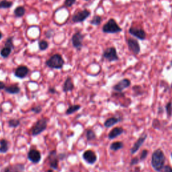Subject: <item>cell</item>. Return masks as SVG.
Returning a JSON list of instances; mask_svg holds the SVG:
<instances>
[{"instance_id": "39", "label": "cell", "mask_w": 172, "mask_h": 172, "mask_svg": "<svg viewBox=\"0 0 172 172\" xmlns=\"http://www.w3.org/2000/svg\"><path fill=\"white\" fill-rule=\"evenodd\" d=\"M6 87V84H4L3 82H2V81H0V90H2V89H5Z\"/></svg>"}, {"instance_id": "30", "label": "cell", "mask_w": 172, "mask_h": 172, "mask_svg": "<svg viewBox=\"0 0 172 172\" xmlns=\"http://www.w3.org/2000/svg\"><path fill=\"white\" fill-rule=\"evenodd\" d=\"M48 47V44L46 40H41L38 43V48L40 51H45Z\"/></svg>"}, {"instance_id": "28", "label": "cell", "mask_w": 172, "mask_h": 172, "mask_svg": "<svg viewBox=\"0 0 172 172\" xmlns=\"http://www.w3.org/2000/svg\"><path fill=\"white\" fill-rule=\"evenodd\" d=\"M20 124V120L18 119H10L8 121V126L11 128H17Z\"/></svg>"}, {"instance_id": "6", "label": "cell", "mask_w": 172, "mask_h": 172, "mask_svg": "<svg viewBox=\"0 0 172 172\" xmlns=\"http://www.w3.org/2000/svg\"><path fill=\"white\" fill-rule=\"evenodd\" d=\"M103 57L104 59H107L110 62H112V61H116L119 59L117 55V52L116 48L114 47H110L106 48L104 51Z\"/></svg>"}, {"instance_id": "29", "label": "cell", "mask_w": 172, "mask_h": 172, "mask_svg": "<svg viewBox=\"0 0 172 172\" xmlns=\"http://www.w3.org/2000/svg\"><path fill=\"white\" fill-rule=\"evenodd\" d=\"M102 22V18L100 16H95L90 21V23L94 26H99Z\"/></svg>"}, {"instance_id": "20", "label": "cell", "mask_w": 172, "mask_h": 172, "mask_svg": "<svg viewBox=\"0 0 172 172\" xmlns=\"http://www.w3.org/2000/svg\"><path fill=\"white\" fill-rule=\"evenodd\" d=\"M9 150V142L6 138L0 140V153H6Z\"/></svg>"}, {"instance_id": "11", "label": "cell", "mask_w": 172, "mask_h": 172, "mask_svg": "<svg viewBox=\"0 0 172 172\" xmlns=\"http://www.w3.org/2000/svg\"><path fill=\"white\" fill-rule=\"evenodd\" d=\"M82 157L84 160L90 165L94 164L97 161V155L95 152H93L92 150L85 151Z\"/></svg>"}, {"instance_id": "9", "label": "cell", "mask_w": 172, "mask_h": 172, "mask_svg": "<svg viewBox=\"0 0 172 172\" xmlns=\"http://www.w3.org/2000/svg\"><path fill=\"white\" fill-rule=\"evenodd\" d=\"M90 14H91V12L89 10H84L82 11L77 12V14L73 16L72 18V21L75 23L82 22L89 17Z\"/></svg>"}, {"instance_id": "40", "label": "cell", "mask_w": 172, "mask_h": 172, "mask_svg": "<svg viewBox=\"0 0 172 172\" xmlns=\"http://www.w3.org/2000/svg\"><path fill=\"white\" fill-rule=\"evenodd\" d=\"M59 157L60 159V160H63V159L66 157V155L65 153H60L59 154Z\"/></svg>"}, {"instance_id": "44", "label": "cell", "mask_w": 172, "mask_h": 172, "mask_svg": "<svg viewBox=\"0 0 172 172\" xmlns=\"http://www.w3.org/2000/svg\"><path fill=\"white\" fill-rule=\"evenodd\" d=\"M171 157H172V153H171Z\"/></svg>"}, {"instance_id": "37", "label": "cell", "mask_w": 172, "mask_h": 172, "mask_svg": "<svg viewBox=\"0 0 172 172\" xmlns=\"http://www.w3.org/2000/svg\"><path fill=\"white\" fill-rule=\"evenodd\" d=\"M139 162V159L137 158V157H135L134 159H132V161H131L130 162V165H136L137 164V163Z\"/></svg>"}, {"instance_id": "15", "label": "cell", "mask_w": 172, "mask_h": 172, "mask_svg": "<svg viewBox=\"0 0 172 172\" xmlns=\"http://www.w3.org/2000/svg\"><path fill=\"white\" fill-rule=\"evenodd\" d=\"M130 85V81L128 79H124L113 86V89L116 92H122L126 88H129Z\"/></svg>"}, {"instance_id": "18", "label": "cell", "mask_w": 172, "mask_h": 172, "mask_svg": "<svg viewBox=\"0 0 172 172\" xmlns=\"http://www.w3.org/2000/svg\"><path fill=\"white\" fill-rule=\"evenodd\" d=\"M124 133V129L121 127H116L114 128L108 134V138L112 140L116 138L117 137L120 136L122 133Z\"/></svg>"}, {"instance_id": "25", "label": "cell", "mask_w": 172, "mask_h": 172, "mask_svg": "<svg viewBox=\"0 0 172 172\" xmlns=\"http://www.w3.org/2000/svg\"><path fill=\"white\" fill-rule=\"evenodd\" d=\"M25 8L22 6H20L16 7L14 10V14L16 17H22L25 14Z\"/></svg>"}, {"instance_id": "8", "label": "cell", "mask_w": 172, "mask_h": 172, "mask_svg": "<svg viewBox=\"0 0 172 172\" xmlns=\"http://www.w3.org/2000/svg\"><path fill=\"white\" fill-rule=\"evenodd\" d=\"M84 38V35L81 33L80 32H77L76 33L73 35L71 38V42L73 46L78 50H80L81 48L83 47L82 41Z\"/></svg>"}, {"instance_id": "13", "label": "cell", "mask_w": 172, "mask_h": 172, "mask_svg": "<svg viewBox=\"0 0 172 172\" xmlns=\"http://www.w3.org/2000/svg\"><path fill=\"white\" fill-rule=\"evenodd\" d=\"M127 44L130 50L133 54L138 55L141 51V47L137 40L134 38H129L127 40Z\"/></svg>"}, {"instance_id": "16", "label": "cell", "mask_w": 172, "mask_h": 172, "mask_svg": "<svg viewBox=\"0 0 172 172\" xmlns=\"http://www.w3.org/2000/svg\"><path fill=\"white\" fill-rule=\"evenodd\" d=\"M147 137V134H143L138 138V140L136 141V143H134V145L133 146V147L130 149L131 154L133 155L137 152V151L139 149V148H140V147L143 145V143H144L145 141L146 140Z\"/></svg>"}, {"instance_id": "31", "label": "cell", "mask_w": 172, "mask_h": 172, "mask_svg": "<svg viewBox=\"0 0 172 172\" xmlns=\"http://www.w3.org/2000/svg\"><path fill=\"white\" fill-rule=\"evenodd\" d=\"M5 46L9 47L12 49H14V45L13 44V37L8 38L5 43Z\"/></svg>"}, {"instance_id": "14", "label": "cell", "mask_w": 172, "mask_h": 172, "mask_svg": "<svg viewBox=\"0 0 172 172\" xmlns=\"http://www.w3.org/2000/svg\"><path fill=\"white\" fill-rule=\"evenodd\" d=\"M29 69L24 65H21L16 69L14 71V75L19 79H24L29 73Z\"/></svg>"}, {"instance_id": "35", "label": "cell", "mask_w": 172, "mask_h": 172, "mask_svg": "<svg viewBox=\"0 0 172 172\" xmlns=\"http://www.w3.org/2000/svg\"><path fill=\"white\" fill-rule=\"evenodd\" d=\"M76 2V0H65V6L67 7H71Z\"/></svg>"}, {"instance_id": "33", "label": "cell", "mask_w": 172, "mask_h": 172, "mask_svg": "<svg viewBox=\"0 0 172 172\" xmlns=\"http://www.w3.org/2000/svg\"><path fill=\"white\" fill-rule=\"evenodd\" d=\"M30 110L35 114H39L42 111V107L40 106H35L34 107H32Z\"/></svg>"}, {"instance_id": "10", "label": "cell", "mask_w": 172, "mask_h": 172, "mask_svg": "<svg viewBox=\"0 0 172 172\" xmlns=\"http://www.w3.org/2000/svg\"><path fill=\"white\" fill-rule=\"evenodd\" d=\"M129 32L131 35L134 36V37H136L138 39H140L141 40H143L146 38V32L144 30L142 29V28L131 27L130 28Z\"/></svg>"}, {"instance_id": "3", "label": "cell", "mask_w": 172, "mask_h": 172, "mask_svg": "<svg viewBox=\"0 0 172 172\" xmlns=\"http://www.w3.org/2000/svg\"><path fill=\"white\" fill-rule=\"evenodd\" d=\"M48 118H42L36 122L31 129V134L33 137L38 136L47 129L48 123Z\"/></svg>"}, {"instance_id": "1", "label": "cell", "mask_w": 172, "mask_h": 172, "mask_svg": "<svg viewBox=\"0 0 172 172\" xmlns=\"http://www.w3.org/2000/svg\"><path fill=\"white\" fill-rule=\"evenodd\" d=\"M165 162V157L163 151L161 149L155 150L151 159V165L153 169L159 172L162 167L164 166Z\"/></svg>"}, {"instance_id": "27", "label": "cell", "mask_w": 172, "mask_h": 172, "mask_svg": "<svg viewBox=\"0 0 172 172\" xmlns=\"http://www.w3.org/2000/svg\"><path fill=\"white\" fill-rule=\"evenodd\" d=\"M86 138H87V140L89 141H93L96 138V133L92 129H89L86 132Z\"/></svg>"}, {"instance_id": "43", "label": "cell", "mask_w": 172, "mask_h": 172, "mask_svg": "<svg viewBox=\"0 0 172 172\" xmlns=\"http://www.w3.org/2000/svg\"><path fill=\"white\" fill-rule=\"evenodd\" d=\"M170 65H171V66H172V61H171V63H170Z\"/></svg>"}, {"instance_id": "22", "label": "cell", "mask_w": 172, "mask_h": 172, "mask_svg": "<svg viewBox=\"0 0 172 172\" xmlns=\"http://www.w3.org/2000/svg\"><path fill=\"white\" fill-rule=\"evenodd\" d=\"M12 50H13V49L11 48L5 46L2 49L1 51H0V55H1V56L3 57V58L6 59L10 56Z\"/></svg>"}, {"instance_id": "4", "label": "cell", "mask_w": 172, "mask_h": 172, "mask_svg": "<svg viewBox=\"0 0 172 172\" xmlns=\"http://www.w3.org/2000/svg\"><path fill=\"white\" fill-rule=\"evenodd\" d=\"M102 31H103L104 33L116 34L121 32L122 28L116 23L115 20L110 19L107 22V23H106L103 28H102Z\"/></svg>"}, {"instance_id": "34", "label": "cell", "mask_w": 172, "mask_h": 172, "mask_svg": "<svg viewBox=\"0 0 172 172\" xmlns=\"http://www.w3.org/2000/svg\"><path fill=\"white\" fill-rule=\"evenodd\" d=\"M159 172H172V168L169 165H164Z\"/></svg>"}, {"instance_id": "45", "label": "cell", "mask_w": 172, "mask_h": 172, "mask_svg": "<svg viewBox=\"0 0 172 172\" xmlns=\"http://www.w3.org/2000/svg\"><path fill=\"white\" fill-rule=\"evenodd\" d=\"M86 1H88V0H86Z\"/></svg>"}, {"instance_id": "32", "label": "cell", "mask_w": 172, "mask_h": 172, "mask_svg": "<svg viewBox=\"0 0 172 172\" xmlns=\"http://www.w3.org/2000/svg\"><path fill=\"white\" fill-rule=\"evenodd\" d=\"M165 109H166V112H167V115L170 116L172 114V103L171 102H168V103L166 104Z\"/></svg>"}, {"instance_id": "38", "label": "cell", "mask_w": 172, "mask_h": 172, "mask_svg": "<svg viewBox=\"0 0 172 172\" xmlns=\"http://www.w3.org/2000/svg\"><path fill=\"white\" fill-rule=\"evenodd\" d=\"M48 92L51 93V94H55L57 93V91L55 88H50L48 89Z\"/></svg>"}, {"instance_id": "23", "label": "cell", "mask_w": 172, "mask_h": 172, "mask_svg": "<svg viewBox=\"0 0 172 172\" xmlns=\"http://www.w3.org/2000/svg\"><path fill=\"white\" fill-rule=\"evenodd\" d=\"M81 108V106L79 104H75L70 106L66 110V114L67 115H71V114L75 113L78 111V110Z\"/></svg>"}, {"instance_id": "19", "label": "cell", "mask_w": 172, "mask_h": 172, "mask_svg": "<svg viewBox=\"0 0 172 172\" xmlns=\"http://www.w3.org/2000/svg\"><path fill=\"white\" fill-rule=\"evenodd\" d=\"M5 91L10 94H18L20 92V88L17 84L10 85L9 86H6L5 88Z\"/></svg>"}, {"instance_id": "41", "label": "cell", "mask_w": 172, "mask_h": 172, "mask_svg": "<svg viewBox=\"0 0 172 172\" xmlns=\"http://www.w3.org/2000/svg\"><path fill=\"white\" fill-rule=\"evenodd\" d=\"M47 172H54V171H53L52 169H51V170H48L47 171Z\"/></svg>"}, {"instance_id": "7", "label": "cell", "mask_w": 172, "mask_h": 172, "mask_svg": "<svg viewBox=\"0 0 172 172\" xmlns=\"http://www.w3.org/2000/svg\"><path fill=\"white\" fill-rule=\"evenodd\" d=\"M41 153L36 149H32L28 153V160L33 163H38L41 160Z\"/></svg>"}, {"instance_id": "2", "label": "cell", "mask_w": 172, "mask_h": 172, "mask_svg": "<svg viewBox=\"0 0 172 172\" xmlns=\"http://www.w3.org/2000/svg\"><path fill=\"white\" fill-rule=\"evenodd\" d=\"M64 64V59H63L62 56L59 54L53 55L46 61L47 66L51 69H61L63 68Z\"/></svg>"}, {"instance_id": "26", "label": "cell", "mask_w": 172, "mask_h": 172, "mask_svg": "<svg viewBox=\"0 0 172 172\" xmlns=\"http://www.w3.org/2000/svg\"><path fill=\"white\" fill-rule=\"evenodd\" d=\"M13 5V2L7 1V0H2L0 2V9H7L10 8Z\"/></svg>"}, {"instance_id": "21", "label": "cell", "mask_w": 172, "mask_h": 172, "mask_svg": "<svg viewBox=\"0 0 172 172\" xmlns=\"http://www.w3.org/2000/svg\"><path fill=\"white\" fill-rule=\"evenodd\" d=\"M119 122H120V119L118 118L111 117L105 121L104 126L106 128H110V127H112V126H113L114 125H115Z\"/></svg>"}, {"instance_id": "5", "label": "cell", "mask_w": 172, "mask_h": 172, "mask_svg": "<svg viewBox=\"0 0 172 172\" xmlns=\"http://www.w3.org/2000/svg\"><path fill=\"white\" fill-rule=\"evenodd\" d=\"M48 165L52 170H58L59 162L60 159L59 157V154H57V151L56 150L51 151L48 154Z\"/></svg>"}, {"instance_id": "36", "label": "cell", "mask_w": 172, "mask_h": 172, "mask_svg": "<svg viewBox=\"0 0 172 172\" xmlns=\"http://www.w3.org/2000/svg\"><path fill=\"white\" fill-rule=\"evenodd\" d=\"M147 155H148V151L145 149V150H143L142 151V153H141V157H140V160L141 161H143V160H145V159L147 158Z\"/></svg>"}, {"instance_id": "17", "label": "cell", "mask_w": 172, "mask_h": 172, "mask_svg": "<svg viewBox=\"0 0 172 172\" xmlns=\"http://www.w3.org/2000/svg\"><path fill=\"white\" fill-rule=\"evenodd\" d=\"M75 86H74V84H73L72 79L70 77H68L65 80V83L63 84V92H71L74 89Z\"/></svg>"}, {"instance_id": "24", "label": "cell", "mask_w": 172, "mask_h": 172, "mask_svg": "<svg viewBox=\"0 0 172 172\" xmlns=\"http://www.w3.org/2000/svg\"><path fill=\"white\" fill-rule=\"evenodd\" d=\"M124 147V144L121 141H116V142H114L112 143L111 145H110V148L112 151H116L122 149Z\"/></svg>"}, {"instance_id": "12", "label": "cell", "mask_w": 172, "mask_h": 172, "mask_svg": "<svg viewBox=\"0 0 172 172\" xmlns=\"http://www.w3.org/2000/svg\"><path fill=\"white\" fill-rule=\"evenodd\" d=\"M25 165L22 163H16V164L9 165L2 170V172H24Z\"/></svg>"}, {"instance_id": "42", "label": "cell", "mask_w": 172, "mask_h": 172, "mask_svg": "<svg viewBox=\"0 0 172 172\" xmlns=\"http://www.w3.org/2000/svg\"><path fill=\"white\" fill-rule=\"evenodd\" d=\"M2 32H0V40L2 39Z\"/></svg>"}]
</instances>
